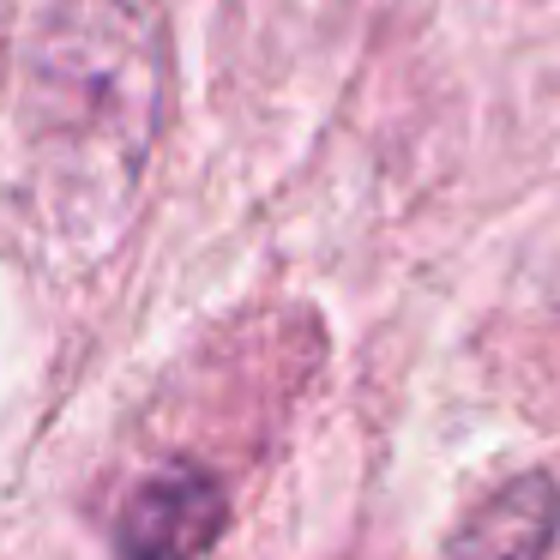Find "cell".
I'll use <instances>...</instances> for the list:
<instances>
[{
  "mask_svg": "<svg viewBox=\"0 0 560 560\" xmlns=\"http://www.w3.org/2000/svg\"><path fill=\"white\" fill-rule=\"evenodd\" d=\"M223 518V488L194 464H163L127 494L115 518V548L121 560H199L218 542Z\"/></svg>",
  "mask_w": 560,
  "mask_h": 560,
  "instance_id": "6da1fadb",
  "label": "cell"
},
{
  "mask_svg": "<svg viewBox=\"0 0 560 560\" xmlns=\"http://www.w3.org/2000/svg\"><path fill=\"white\" fill-rule=\"evenodd\" d=\"M555 524H560L555 482L518 476L464 518V530L452 536V560H542Z\"/></svg>",
  "mask_w": 560,
  "mask_h": 560,
  "instance_id": "7a4b0ae2",
  "label": "cell"
}]
</instances>
